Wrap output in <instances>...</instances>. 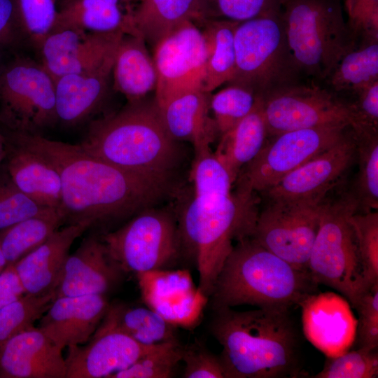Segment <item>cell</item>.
<instances>
[{
	"instance_id": "27",
	"label": "cell",
	"mask_w": 378,
	"mask_h": 378,
	"mask_svg": "<svg viewBox=\"0 0 378 378\" xmlns=\"http://www.w3.org/2000/svg\"><path fill=\"white\" fill-rule=\"evenodd\" d=\"M157 82L154 59L143 37L123 34L117 46L113 64V89L123 94L127 102H133L155 92Z\"/></svg>"
},
{
	"instance_id": "46",
	"label": "cell",
	"mask_w": 378,
	"mask_h": 378,
	"mask_svg": "<svg viewBox=\"0 0 378 378\" xmlns=\"http://www.w3.org/2000/svg\"><path fill=\"white\" fill-rule=\"evenodd\" d=\"M184 378H227L220 355L211 353L199 342L183 347Z\"/></svg>"
},
{
	"instance_id": "12",
	"label": "cell",
	"mask_w": 378,
	"mask_h": 378,
	"mask_svg": "<svg viewBox=\"0 0 378 378\" xmlns=\"http://www.w3.org/2000/svg\"><path fill=\"white\" fill-rule=\"evenodd\" d=\"M351 130L346 125L322 126L272 136L258 155L241 169L237 178L238 188L250 192H264L339 141Z\"/></svg>"
},
{
	"instance_id": "11",
	"label": "cell",
	"mask_w": 378,
	"mask_h": 378,
	"mask_svg": "<svg viewBox=\"0 0 378 378\" xmlns=\"http://www.w3.org/2000/svg\"><path fill=\"white\" fill-rule=\"evenodd\" d=\"M256 98L270 136L322 126L346 125L354 132L359 128L351 102L314 81L301 79Z\"/></svg>"
},
{
	"instance_id": "19",
	"label": "cell",
	"mask_w": 378,
	"mask_h": 378,
	"mask_svg": "<svg viewBox=\"0 0 378 378\" xmlns=\"http://www.w3.org/2000/svg\"><path fill=\"white\" fill-rule=\"evenodd\" d=\"M124 274L99 235L91 232L68 255L56 297L106 295L119 284Z\"/></svg>"
},
{
	"instance_id": "10",
	"label": "cell",
	"mask_w": 378,
	"mask_h": 378,
	"mask_svg": "<svg viewBox=\"0 0 378 378\" xmlns=\"http://www.w3.org/2000/svg\"><path fill=\"white\" fill-rule=\"evenodd\" d=\"M99 235L125 273L174 269L183 257L176 216L167 209H146Z\"/></svg>"
},
{
	"instance_id": "28",
	"label": "cell",
	"mask_w": 378,
	"mask_h": 378,
	"mask_svg": "<svg viewBox=\"0 0 378 378\" xmlns=\"http://www.w3.org/2000/svg\"><path fill=\"white\" fill-rule=\"evenodd\" d=\"M268 132L260 100L252 111L227 132L220 135L216 154L236 181L241 169L260 151Z\"/></svg>"
},
{
	"instance_id": "48",
	"label": "cell",
	"mask_w": 378,
	"mask_h": 378,
	"mask_svg": "<svg viewBox=\"0 0 378 378\" xmlns=\"http://www.w3.org/2000/svg\"><path fill=\"white\" fill-rule=\"evenodd\" d=\"M353 96L350 102L359 125L354 133L378 132V81Z\"/></svg>"
},
{
	"instance_id": "45",
	"label": "cell",
	"mask_w": 378,
	"mask_h": 378,
	"mask_svg": "<svg viewBox=\"0 0 378 378\" xmlns=\"http://www.w3.org/2000/svg\"><path fill=\"white\" fill-rule=\"evenodd\" d=\"M344 9L356 41H378V0H344Z\"/></svg>"
},
{
	"instance_id": "41",
	"label": "cell",
	"mask_w": 378,
	"mask_h": 378,
	"mask_svg": "<svg viewBox=\"0 0 378 378\" xmlns=\"http://www.w3.org/2000/svg\"><path fill=\"white\" fill-rule=\"evenodd\" d=\"M378 377V351L358 348L329 356L313 378H375Z\"/></svg>"
},
{
	"instance_id": "2",
	"label": "cell",
	"mask_w": 378,
	"mask_h": 378,
	"mask_svg": "<svg viewBox=\"0 0 378 378\" xmlns=\"http://www.w3.org/2000/svg\"><path fill=\"white\" fill-rule=\"evenodd\" d=\"M291 309L213 310L209 328L222 346L227 378H293L301 374V336Z\"/></svg>"
},
{
	"instance_id": "13",
	"label": "cell",
	"mask_w": 378,
	"mask_h": 378,
	"mask_svg": "<svg viewBox=\"0 0 378 378\" xmlns=\"http://www.w3.org/2000/svg\"><path fill=\"white\" fill-rule=\"evenodd\" d=\"M325 197L269 202L258 214L251 237L296 268L309 272L308 261L318 228L320 206Z\"/></svg>"
},
{
	"instance_id": "15",
	"label": "cell",
	"mask_w": 378,
	"mask_h": 378,
	"mask_svg": "<svg viewBox=\"0 0 378 378\" xmlns=\"http://www.w3.org/2000/svg\"><path fill=\"white\" fill-rule=\"evenodd\" d=\"M356 153V140L352 129L339 141L262 193L269 202L325 197L350 167Z\"/></svg>"
},
{
	"instance_id": "43",
	"label": "cell",
	"mask_w": 378,
	"mask_h": 378,
	"mask_svg": "<svg viewBox=\"0 0 378 378\" xmlns=\"http://www.w3.org/2000/svg\"><path fill=\"white\" fill-rule=\"evenodd\" d=\"M23 30L36 46L52 29L58 0H15Z\"/></svg>"
},
{
	"instance_id": "14",
	"label": "cell",
	"mask_w": 378,
	"mask_h": 378,
	"mask_svg": "<svg viewBox=\"0 0 378 378\" xmlns=\"http://www.w3.org/2000/svg\"><path fill=\"white\" fill-rule=\"evenodd\" d=\"M158 82L155 99L160 106L181 93L202 89L206 48L200 27L188 20L153 49Z\"/></svg>"
},
{
	"instance_id": "8",
	"label": "cell",
	"mask_w": 378,
	"mask_h": 378,
	"mask_svg": "<svg viewBox=\"0 0 378 378\" xmlns=\"http://www.w3.org/2000/svg\"><path fill=\"white\" fill-rule=\"evenodd\" d=\"M235 69L228 85L262 97L301 80L287 46L281 10L238 22L234 31Z\"/></svg>"
},
{
	"instance_id": "47",
	"label": "cell",
	"mask_w": 378,
	"mask_h": 378,
	"mask_svg": "<svg viewBox=\"0 0 378 378\" xmlns=\"http://www.w3.org/2000/svg\"><path fill=\"white\" fill-rule=\"evenodd\" d=\"M26 39L15 0H0V53L15 50Z\"/></svg>"
},
{
	"instance_id": "29",
	"label": "cell",
	"mask_w": 378,
	"mask_h": 378,
	"mask_svg": "<svg viewBox=\"0 0 378 378\" xmlns=\"http://www.w3.org/2000/svg\"><path fill=\"white\" fill-rule=\"evenodd\" d=\"M205 43L206 62L202 90L210 92L232 78L235 69L234 31L239 22L201 19L194 22Z\"/></svg>"
},
{
	"instance_id": "38",
	"label": "cell",
	"mask_w": 378,
	"mask_h": 378,
	"mask_svg": "<svg viewBox=\"0 0 378 378\" xmlns=\"http://www.w3.org/2000/svg\"><path fill=\"white\" fill-rule=\"evenodd\" d=\"M363 276L368 288L378 283V212L357 211L350 216Z\"/></svg>"
},
{
	"instance_id": "9",
	"label": "cell",
	"mask_w": 378,
	"mask_h": 378,
	"mask_svg": "<svg viewBox=\"0 0 378 378\" xmlns=\"http://www.w3.org/2000/svg\"><path fill=\"white\" fill-rule=\"evenodd\" d=\"M57 122L55 80L40 62L15 55L0 66V125L43 135Z\"/></svg>"
},
{
	"instance_id": "50",
	"label": "cell",
	"mask_w": 378,
	"mask_h": 378,
	"mask_svg": "<svg viewBox=\"0 0 378 378\" xmlns=\"http://www.w3.org/2000/svg\"><path fill=\"white\" fill-rule=\"evenodd\" d=\"M5 157V137L0 125V166L4 162Z\"/></svg>"
},
{
	"instance_id": "7",
	"label": "cell",
	"mask_w": 378,
	"mask_h": 378,
	"mask_svg": "<svg viewBox=\"0 0 378 378\" xmlns=\"http://www.w3.org/2000/svg\"><path fill=\"white\" fill-rule=\"evenodd\" d=\"M358 211L351 191L328 195L320 206L318 231L308 261L313 280L338 291L354 309L367 288L350 216Z\"/></svg>"
},
{
	"instance_id": "21",
	"label": "cell",
	"mask_w": 378,
	"mask_h": 378,
	"mask_svg": "<svg viewBox=\"0 0 378 378\" xmlns=\"http://www.w3.org/2000/svg\"><path fill=\"white\" fill-rule=\"evenodd\" d=\"M106 295L56 297L38 328L63 350L85 344L109 307Z\"/></svg>"
},
{
	"instance_id": "6",
	"label": "cell",
	"mask_w": 378,
	"mask_h": 378,
	"mask_svg": "<svg viewBox=\"0 0 378 378\" xmlns=\"http://www.w3.org/2000/svg\"><path fill=\"white\" fill-rule=\"evenodd\" d=\"M287 46L299 75L324 82L356 41L344 20L340 0H283Z\"/></svg>"
},
{
	"instance_id": "5",
	"label": "cell",
	"mask_w": 378,
	"mask_h": 378,
	"mask_svg": "<svg viewBox=\"0 0 378 378\" xmlns=\"http://www.w3.org/2000/svg\"><path fill=\"white\" fill-rule=\"evenodd\" d=\"M253 194L237 188L217 203L192 198L176 215L183 257L195 266L198 288L208 298L233 241L253 234L258 215Z\"/></svg>"
},
{
	"instance_id": "42",
	"label": "cell",
	"mask_w": 378,
	"mask_h": 378,
	"mask_svg": "<svg viewBox=\"0 0 378 378\" xmlns=\"http://www.w3.org/2000/svg\"><path fill=\"white\" fill-rule=\"evenodd\" d=\"M22 192L12 181L4 167L0 172V230L46 209Z\"/></svg>"
},
{
	"instance_id": "52",
	"label": "cell",
	"mask_w": 378,
	"mask_h": 378,
	"mask_svg": "<svg viewBox=\"0 0 378 378\" xmlns=\"http://www.w3.org/2000/svg\"><path fill=\"white\" fill-rule=\"evenodd\" d=\"M3 56H4V55L0 53V66L1 65L2 62H4Z\"/></svg>"
},
{
	"instance_id": "24",
	"label": "cell",
	"mask_w": 378,
	"mask_h": 378,
	"mask_svg": "<svg viewBox=\"0 0 378 378\" xmlns=\"http://www.w3.org/2000/svg\"><path fill=\"white\" fill-rule=\"evenodd\" d=\"M88 230L84 223L64 225L14 264L25 294L55 291L73 243Z\"/></svg>"
},
{
	"instance_id": "20",
	"label": "cell",
	"mask_w": 378,
	"mask_h": 378,
	"mask_svg": "<svg viewBox=\"0 0 378 378\" xmlns=\"http://www.w3.org/2000/svg\"><path fill=\"white\" fill-rule=\"evenodd\" d=\"M115 50L92 67L55 80L58 123L78 126L92 120L98 112L112 81Z\"/></svg>"
},
{
	"instance_id": "17",
	"label": "cell",
	"mask_w": 378,
	"mask_h": 378,
	"mask_svg": "<svg viewBox=\"0 0 378 378\" xmlns=\"http://www.w3.org/2000/svg\"><path fill=\"white\" fill-rule=\"evenodd\" d=\"M136 277L145 305L168 323L186 329L200 323L209 298L195 285L188 270H153Z\"/></svg>"
},
{
	"instance_id": "31",
	"label": "cell",
	"mask_w": 378,
	"mask_h": 378,
	"mask_svg": "<svg viewBox=\"0 0 378 378\" xmlns=\"http://www.w3.org/2000/svg\"><path fill=\"white\" fill-rule=\"evenodd\" d=\"M197 0H140L134 22L152 50L165 36L188 20H194Z\"/></svg>"
},
{
	"instance_id": "32",
	"label": "cell",
	"mask_w": 378,
	"mask_h": 378,
	"mask_svg": "<svg viewBox=\"0 0 378 378\" xmlns=\"http://www.w3.org/2000/svg\"><path fill=\"white\" fill-rule=\"evenodd\" d=\"M105 316L142 345L152 346L178 342L176 327L146 306L130 307L122 303H110Z\"/></svg>"
},
{
	"instance_id": "36",
	"label": "cell",
	"mask_w": 378,
	"mask_h": 378,
	"mask_svg": "<svg viewBox=\"0 0 378 378\" xmlns=\"http://www.w3.org/2000/svg\"><path fill=\"white\" fill-rule=\"evenodd\" d=\"M55 291L42 295L24 294L0 308V346L34 326L55 298Z\"/></svg>"
},
{
	"instance_id": "3",
	"label": "cell",
	"mask_w": 378,
	"mask_h": 378,
	"mask_svg": "<svg viewBox=\"0 0 378 378\" xmlns=\"http://www.w3.org/2000/svg\"><path fill=\"white\" fill-rule=\"evenodd\" d=\"M176 143L163 125L155 97H146L92 120L80 144L120 168L172 179L178 158Z\"/></svg>"
},
{
	"instance_id": "16",
	"label": "cell",
	"mask_w": 378,
	"mask_h": 378,
	"mask_svg": "<svg viewBox=\"0 0 378 378\" xmlns=\"http://www.w3.org/2000/svg\"><path fill=\"white\" fill-rule=\"evenodd\" d=\"M155 346L138 343L104 316L85 344L68 348L66 378H111Z\"/></svg>"
},
{
	"instance_id": "51",
	"label": "cell",
	"mask_w": 378,
	"mask_h": 378,
	"mask_svg": "<svg viewBox=\"0 0 378 378\" xmlns=\"http://www.w3.org/2000/svg\"><path fill=\"white\" fill-rule=\"evenodd\" d=\"M7 266V262L2 251V249L0 246V273L4 270V269Z\"/></svg>"
},
{
	"instance_id": "53",
	"label": "cell",
	"mask_w": 378,
	"mask_h": 378,
	"mask_svg": "<svg viewBox=\"0 0 378 378\" xmlns=\"http://www.w3.org/2000/svg\"><path fill=\"white\" fill-rule=\"evenodd\" d=\"M134 4H137L140 0H132Z\"/></svg>"
},
{
	"instance_id": "4",
	"label": "cell",
	"mask_w": 378,
	"mask_h": 378,
	"mask_svg": "<svg viewBox=\"0 0 378 378\" xmlns=\"http://www.w3.org/2000/svg\"><path fill=\"white\" fill-rule=\"evenodd\" d=\"M318 286L309 272L246 237L237 241L227 257L209 302L212 310L244 304L291 309L315 295Z\"/></svg>"
},
{
	"instance_id": "26",
	"label": "cell",
	"mask_w": 378,
	"mask_h": 378,
	"mask_svg": "<svg viewBox=\"0 0 378 378\" xmlns=\"http://www.w3.org/2000/svg\"><path fill=\"white\" fill-rule=\"evenodd\" d=\"M211 93L189 90L158 106L163 125L176 141H188L193 147L211 145L218 134L209 115Z\"/></svg>"
},
{
	"instance_id": "40",
	"label": "cell",
	"mask_w": 378,
	"mask_h": 378,
	"mask_svg": "<svg viewBox=\"0 0 378 378\" xmlns=\"http://www.w3.org/2000/svg\"><path fill=\"white\" fill-rule=\"evenodd\" d=\"M255 94L249 90L230 85L211 95L210 110L220 135L229 131L253 108Z\"/></svg>"
},
{
	"instance_id": "39",
	"label": "cell",
	"mask_w": 378,
	"mask_h": 378,
	"mask_svg": "<svg viewBox=\"0 0 378 378\" xmlns=\"http://www.w3.org/2000/svg\"><path fill=\"white\" fill-rule=\"evenodd\" d=\"M183 347L178 342L160 344L111 378H169L181 361Z\"/></svg>"
},
{
	"instance_id": "22",
	"label": "cell",
	"mask_w": 378,
	"mask_h": 378,
	"mask_svg": "<svg viewBox=\"0 0 378 378\" xmlns=\"http://www.w3.org/2000/svg\"><path fill=\"white\" fill-rule=\"evenodd\" d=\"M2 132L5 137L3 167L13 183L40 205L57 209L61 179L54 164L16 134Z\"/></svg>"
},
{
	"instance_id": "33",
	"label": "cell",
	"mask_w": 378,
	"mask_h": 378,
	"mask_svg": "<svg viewBox=\"0 0 378 378\" xmlns=\"http://www.w3.org/2000/svg\"><path fill=\"white\" fill-rule=\"evenodd\" d=\"M62 226L57 209L49 208L0 230V246L7 265L17 262Z\"/></svg>"
},
{
	"instance_id": "34",
	"label": "cell",
	"mask_w": 378,
	"mask_h": 378,
	"mask_svg": "<svg viewBox=\"0 0 378 378\" xmlns=\"http://www.w3.org/2000/svg\"><path fill=\"white\" fill-rule=\"evenodd\" d=\"M194 150L190 171L193 198L206 204L225 200L231 195L235 182L230 171L210 145L196 146Z\"/></svg>"
},
{
	"instance_id": "35",
	"label": "cell",
	"mask_w": 378,
	"mask_h": 378,
	"mask_svg": "<svg viewBox=\"0 0 378 378\" xmlns=\"http://www.w3.org/2000/svg\"><path fill=\"white\" fill-rule=\"evenodd\" d=\"M355 136L358 171L351 191L358 202V211H377L378 132H361Z\"/></svg>"
},
{
	"instance_id": "30",
	"label": "cell",
	"mask_w": 378,
	"mask_h": 378,
	"mask_svg": "<svg viewBox=\"0 0 378 378\" xmlns=\"http://www.w3.org/2000/svg\"><path fill=\"white\" fill-rule=\"evenodd\" d=\"M377 81L378 41H359L340 57L324 83L338 94L354 95Z\"/></svg>"
},
{
	"instance_id": "37",
	"label": "cell",
	"mask_w": 378,
	"mask_h": 378,
	"mask_svg": "<svg viewBox=\"0 0 378 378\" xmlns=\"http://www.w3.org/2000/svg\"><path fill=\"white\" fill-rule=\"evenodd\" d=\"M283 0H197L193 21L201 19L243 22L281 10Z\"/></svg>"
},
{
	"instance_id": "25",
	"label": "cell",
	"mask_w": 378,
	"mask_h": 378,
	"mask_svg": "<svg viewBox=\"0 0 378 378\" xmlns=\"http://www.w3.org/2000/svg\"><path fill=\"white\" fill-rule=\"evenodd\" d=\"M135 6L132 0H58L52 31L77 29L141 36L134 22Z\"/></svg>"
},
{
	"instance_id": "49",
	"label": "cell",
	"mask_w": 378,
	"mask_h": 378,
	"mask_svg": "<svg viewBox=\"0 0 378 378\" xmlns=\"http://www.w3.org/2000/svg\"><path fill=\"white\" fill-rule=\"evenodd\" d=\"M24 294L14 264L8 265L0 273V308Z\"/></svg>"
},
{
	"instance_id": "1",
	"label": "cell",
	"mask_w": 378,
	"mask_h": 378,
	"mask_svg": "<svg viewBox=\"0 0 378 378\" xmlns=\"http://www.w3.org/2000/svg\"><path fill=\"white\" fill-rule=\"evenodd\" d=\"M15 134L57 169L61 197L57 210L62 226L84 223L92 232L102 234L104 227L152 207L172 191L171 179L120 168L90 153L80 144Z\"/></svg>"
},
{
	"instance_id": "18",
	"label": "cell",
	"mask_w": 378,
	"mask_h": 378,
	"mask_svg": "<svg viewBox=\"0 0 378 378\" xmlns=\"http://www.w3.org/2000/svg\"><path fill=\"white\" fill-rule=\"evenodd\" d=\"M124 34L95 33L77 29L50 31L36 46L41 64L54 80L92 67L113 52Z\"/></svg>"
},
{
	"instance_id": "23",
	"label": "cell",
	"mask_w": 378,
	"mask_h": 378,
	"mask_svg": "<svg viewBox=\"0 0 378 378\" xmlns=\"http://www.w3.org/2000/svg\"><path fill=\"white\" fill-rule=\"evenodd\" d=\"M66 365L59 349L32 326L0 346L1 378H66Z\"/></svg>"
},
{
	"instance_id": "44",
	"label": "cell",
	"mask_w": 378,
	"mask_h": 378,
	"mask_svg": "<svg viewBox=\"0 0 378 378\" xmlns=\"http://www.w3.org/2000/svg\"><path fill=\"white\" fill-rule=\"evenodd\" d=\"M354 309L358 315L355 349H378V283L362 295Z\"/></svg>"
}]
</instances>
